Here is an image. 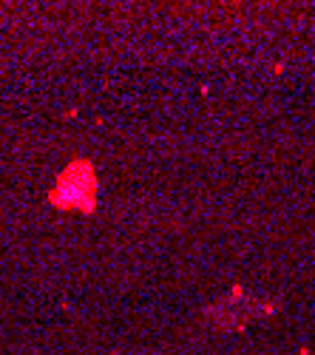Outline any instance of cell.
Listing matches in <instances>:
<instances>
[{"label": "cell", "instance_id": "cell-1", "mask_svg": "<svg viewBox=\"0 0 315 355\" xmlns=\"http://www.w3.org/2000/svg\"><path fill=\"white\" fill-rule=\"evenodd\" d=\"M94 188H97V180H94V168L88 162H74L51 193V202H57L60 208H83V211H91L94 208Z\"/></svg>", "mask_w": 315, "mask_h": 355}]
</instances>
